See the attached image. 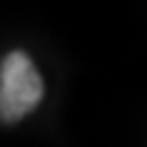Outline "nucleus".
<instances>
[{
  "label": "nucleus",
  "mask_w": 147,
  "mask_h": 147,
  "mask_svg": "<svg viewBox=\"0 0 147 147\" xmlns=\"http://www.w3.org/2000/svg\"><path fill=\"white\" fill-rule=\"evenodd\" d=\"M41 96L44 83L34 62L18 49L5 54L0 65V119L8 124L23 119L39 106Z\"/></svg>",
  "instance_id": "nucleus-1"
}]
</instances>
